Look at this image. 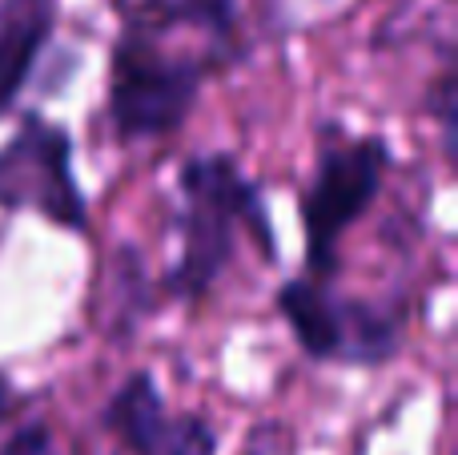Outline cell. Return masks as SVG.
Listing matches in <instances>:
<instances>
[{
	"label": "cell",
	"mask_w": 458,
	"mask_h": 455,
	"mask_svg": "<svg viewBox=\"0 0 458 455\" xmlns=\"http://www.w3.org/2000/svg\"><path fill=\"white\" fill-rule=\"evenodd\" d=\"M185 214H182V262L169 274V290L182 298L206 295L233 254V230L253 226L258 242L274 254L269 218L261 214L258 190L242 177L229 158H198L182 174Z\"/></svg>",
	"instance_id": "1"
},
{
	"label": "cell",
	"mask_w": 458,
	"mask_h": 455,
	"mask_svg": "<svg viewBox=\"0 0 458 455\" xmlns=\"http://www.w3.org/2000/svg\"><path fill=\"white\" fill-rule=\"evenodd\" d=\"M201 89V64L165 56L145 29H129L113 53L109 109L125 137H161L185 121Z\"/></svg>",
	"instance_id": "2"
},
{
	"label": "cell",
	"mask_w": 458,
	"mask_h": 455,
	"mask_svg": "<svg viewBox=\"0 0 458 455\" xmlns=\"http://www.w3.org/2000/svg\"><path fill=\"white\" fill-rule=\"evenodd\" d=\"M0 206L37 210L64 230H85V198L72 177V142L64 129L29 117L0 145Z\"/></svg>",
	"instance_id": "3"
},
{
	"label": "cell",
	"mask_w": 458,
	"mask_h": 455,
	"mask_svg": "<svg viewBox=\"0 0 458 455\" xmlns=\"http://www.w3.org/2000/svg\"><path fill=\"white\" fill-rule=\"evenodd\" d=\"M382 166H386V145L378 137L342 145L322 161L318 182L306 198V254L318 274L334 270L342 230L374 202Z\"/></svg>",
	"instance_id": "4"
},
{
	"label": "cell",
	"mask_w": 458,
	"mask_h": 455,
	"mask_svg": "<svg viewBox=\"0 0 458 455\" xmlns=\"http://www.w3.org/2000/svg\"><path fill=\"white\" fill-rule=\"evenodd\" d=\"M53 32V0H0V113L24 89Z\"/></svg>",
	"instance_id": "5"
},
{
	"label": "cell",
	"mask_w": 458,
	"mask_h": 455,
	"mask_svg": "<svg viewBox=\"0 0 458 455\" xmlns=\"http://www.w3.org/2000/svg\"><path fill=\"white\" fill-rule=\"evenodd\" d=\"M277 306H282L285 322H290L293 339L306 347L314 359H330V355H342V343H346V322H342V306H334L314 282H285L282 295H277Z\"/></svg>",
	"instance_id": "6"
},
{
	"label": "cell",
	"mask_w": 458,
	"mask_h": 455,
	"mask_svg": "<svg viewBox=\"0 0 458 455\" xmlns=\"http://www.w3.org/2000/svg\"><path fill=\"white\" fill-rule=\"evenodd\" d=\"M105 427L113 435L129 443L137 455H157L161 451V435H165V408H161V395L153 375L137 371L125 379L113 403L105 408Z\"/></svg>",
	"instance_id": "7"
},
{
	"label": "cell",
	"mask_w": 458,
	"mask_h": 455,
	"mask_svg": "<svg viewBox=\"0 0 458 455\" xmlns=\"http://www.w3.org/2000/svg\"><path fill=\"white\" fill-rule=\"evenodd\" d=\"M141 16L161 24H209L222 32L233 21V0H145Z\"/></svg>",
	"instance_id": "8"
},
{
	"label": "cell",
	"mask_w": 458,
	"mask_h": 455,
	"mask_svg": "<svg viewBox=\"0 0 458 455\" xmlns=\"http://www.w3.org/2000/svg\"><path fill=\"white\" fill-rule=\"evenodd\" d=\"M157 455H214V432H209L206 419H193V416L165 424Z\"/></svg>",
	"instance_id": "9"
},
{
	"label": "cell",
	"mask_w": 458,
	"mask_h": 455,
	"mask_svg": "<svg viewBox=\"0 0 458 455\" xmlns=\"http://www.w3.org/2000/svg\"><path fill=\"white\" fill-rule=\"evenodd\" d=\"M53 440H48V427L45 424H29L13 435V440L0 448V455H48Z\"/></svg>",
	"instance_id": "10"
},
{
	"label": "cell",
	"mask_w": 458,
	"mask_h": 455,
	"mask_svg": "<svg viewBox=\"0 0 458 455\" xmlns=\"http://www.w3.org/2000/svg\"><path fill=\"white\" fill-rule=\"evenodd\" d=\"M0 411H4V391H0Z\"/></svg>",
	"instance_id": "11"
}]
</instances>
